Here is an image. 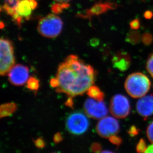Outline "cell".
Instances as JSON below:
<instances>
[{
    "label": "cell",
    "instance_id": "cell-1",
    "mask_svg": "<svg viewBox=\"0 0 153 153\" xmlns=\"http://www.w3.org/2000/svg\"><path fill=\"white\" fill-rule=\"evenodd\" d=\"M96 75L91 65L76 55H69L58 68L56 78L59 85L56 91L71 98L82 95L93 85Z\"/></svg>",
    "mask_w": 153,
    "mask_h": 153
},
{
    "label": "cell",
    "instance_id": "cell-2",
    "mask_svg": "<svg viewBox=\"0 0 153 153\" xmlns=\"http://www.w3.org/2000/svg\"><path fill=\"white\" fill-rule=\"evenodd\" d=\"M150 86L149 78L141 72L131 74L127 77L124 84L126 91L133 98L144 96L148 92Z\"/></svg>",
    "mask_w": 153,
    "mask_h": 153
},
{
    "label": "cell",
    "instance_id": "cell-3",
    "mask_svg": "<svg viewBox=\"0 0 153 153\" xmlns=\"http://www.w3.org/2000/svg\"><path fill=\"white\" fill-rule=\"evenodd\" d=\"M63 22L60 17L49 14L39 20L37 29L39 33L45 37L53 38L61 33Z\"/></svg>",
    "mask_w": 153,
    "mask_h": 153
},
{
    "label": "cell",
    "instance_id": "cell-4",
    "mask_svg": "<svg viewBox=\"0 0 153 153\" xmlns=\"http://www.w3.org/2000/svg\"><path fill=\"white\" fill-rule=\"evenodd\" d=\"M0 49V74L1 76H5L15 64L14 49L12 41L6 38H1Z\"/></svg>",
    "mask_w": 153,
    "mask_h": 153
},
{
    "label": "cell",
    "instance_id": "cell-5",
    "mask_svg": "<svg viewBox=\"0 0 153 153\" xmlns=\"http://www.w3.org/2000/svg\"><path fill=\"white\" fill-rule=\"evenodd\" d=\"M65 126L69 133L75 135H80L88 130L89 121L84 113L75 111L68 116L65 120Z\"/></svg>",
    "mask_w": 153,
    "mask_h": 153
},
{
    "label": "cell",
    "instance_id": "cell-6",
    "mask_svg": "<svg viewBox=\"0 0 153 153\" xmlns=\"http://www.w3.org/2000/svg\"><path fill=\"white\" fill-rule=\"evenodd\" d=\"M110 111L113 116L118 119L127 117L130 111L128 99L121 94L114 96L110 102Z\"/></svg>",
    "mask_w": 153,
    "mask_h": 153
},
{
    "label": "cell",
    "instance_id": "cell-7",
    "mask_svg": "<svg viewBox=\"0 0 153 153\" xmlns=\"http://www.w3.org/2000/svg\"><path fill=\"white\" fill-rule=\"evenodd\" d=\"M97 133L101 137L109 138L117 134L120 130V124L117 120L111 117H105L100 120L96 126Z\"/></svg>",
    "mask_w": 153,
    "mask_h": 153
},
{
    "label": "cell",
    "instance_id": "cell-8",
    "mask_svg": "<svg viewBox=\"0 0 153 153\" xmlns=\"http://www.w3.org/2000/svg\"><path fill=\"white\" fill-rule=\"evenodd\" d=\"M84 109L88 117L96 120L105 117L108 113V110L104 102L94 100L93 98L87 99L85 101Z\"/></svg>",
    "mask_w": 153,
    "mask_h": 153
},
{
    "label": "cell",
    "instance_id": "cell-9",
    "mask_svg": "<svg viewBox=\"0 0 153 153\" xmlns=\"http://www.w3.org/2000/svg\"><path fill=\"white\" fill-rule=\"evenodd\" d=\"M9 80L16 86H22L29 78V69L25 65L18 64L13 66L8 72Z\"/></svg>",
    "mask_w": 153,
    "mask_h": 153
},
{
    "label": "cell",
    "instance_id": "cell-10",
    "mask_svg": "<svg viewBox=\"0 0 153 153\" xmlns=\"http://www.w3.org/2000/svg\"><path fill=\"white\" fill-rule=\"evenodd\" d=\"M136 110L144 119L153 115V94L142 97L136 104Z\"/></svg>",
    "mask_w": 153,
    "mask_h": 153
},
{
    "label": "cell",
    "instance_id": "cell-11",
    "mask_svg": "<svg viewBox=\"0 0 153 153\" xmlns=\"http://www.w3.org/2000/svg\"><path fill=\"white\" fill-rule=\"evenodd\" d=\"M113 66L121 71H126L131 65V58L126 52H119L112 59Z\"/></svg>",
    "mask_w": 153,
    "mask_h": 153
},
{
    "label": "cell",
    "instance_id": "cell-12",
    "mask_svg": "<svg viewBox=\"0 0 153 153\" xmlns=\"http://www.w3.org/2000/svg\"><path fill=\"white\" fill-rule=\"evenodd\" d=\"M16 13L20 17L29 19L32 13V9L31 7L29 0H19L15 6Z\"/></svg>",
    "mask_w": 153,
    "mask_h": 153
},
{
    "label": "cell",
    "instance_id": "cell-13",
    "mask_svg": "<svg viewBox=\"0 0 153 153\" xmlns=\"http://www.w3.org/2000/svg\"><path fill=\"white\" fill-rule=\"evenodd\" d=\"M17 105L15 102H9L3 104L0 107V117H7L12 115L16 111Z\"/></svg>",
    "mask_w": 153,
    "mask_h": 153
},
{
    "label": "cell",
    "instance_id": "cell-14",
    "mask_svg": "<svg viewBox=\"0 0 153 153\" xmlns=\"http://www.w3.org/2000/svg\"><path fill=\"white\" fill-rule=\"evenodd\" d=\"M109 9L106 3L104 4L99 3L95 4L91 9L87 10L86 15L89 16L101 15L107 12Z\"/></svg>",
    "mask_w": 153,
    "mask_h": 153
},
{
    "label": "cell",
    "instance_id": "cell-15",
    "mask_svg": "<svg viewBox=\"0 0 153 153\" xmlns=\"http://www.w3.org/2000/svg\"><path fill=\"white\" fill-rule=\"evenodd\" d=\"M87 94L90 98L97 101H102L105 98V94L98 87L92 85L87 91Z\"/></svg>",
    "mask_w": 153,
    "mask_h": 153
},
{
    "label": "cell",
    "instance_id": "cell-16",
    "mask_svg": "<svg viewBox=\"0 0 153 153\" xmlns=\"http://www.w3.org/2000/svg\"><path fill=\"white\" fill-rule=\"evenodd\" d=\"M141 38L140 33L136 30H132L127 34L126 40L127 42L135 45L140 42Z\"/></svg>",
    "mask_w": 153,
    "mask_h": 153
},
{
    "label": "cell",
    "instance_id": "cell-17",
    "mask_svg": "<svg viewBox=\"0 0 153 153\" xmlns=\"http://www.w3.org/2000/svg\"><path fill=\"white\" fill-rule=\"evenodd\" d=\"M40 86V82L37 78L35 77H30L28 78L27 81L26 83V88L31 91H34L35 93L39 89Z\"/></svg>",
    "mask_w": 153,
    "mask_h": 153
},
{
    "label": "cell",
    "instance_id": "cell-18",
    "mask_svg": "<svg viewBox=\"0 0 153 153\" xmlns=\"http://www.w3.org/2000/svg\"><path fill=\"white\" fill-rule=\"evenodd\" d=\"M69 7V4L67 3H56L52 6V12L56 15H58L61 13L64 9L68 8Z\"/></svg>",
    "mask_w": 153,
    "mask_h": 153
},
{
    "label": "cell",
    "instance_id": "cell-19",
    "mask_svg": "<svg viewBox=\"0 0 153 153\" xmlns=\"http://www.w3.org/2000/svg\"><path fill=\"white\" fill-rule=\"evenodd\" d=\"M147 147L143 139H141L136 146V151L138 153H145Z\"/></svg>",
    "mask_w": 153,
    "mask_h": 153
},
{
    "label": "cell",
    "instance_id": "cell-20",
    "mask_svg": "<svg viewBox=\"0 0 153 153\" xmlns=\"http://www.w3.org/2000/svg\"><path fill=\"white\" fill-rule=\"evenodd\" d=\"M141 40L144 45L149 46L153 42V37L151 34L145 33L142 36Z\"/></svg>",
    "mask_w": 153,
    "mask_h": 153
},
{
    "label": "cell",
    "instance_id": "cell-21",
    "mask_svg": "<svg viewBox=\"0 0 153 153\" xmlns=\"http://www.w3.org/2000/svg\"><path fill=\"white\" fill-rule=\"evenodd\" d=\"M146 68L151 76L153 77V53L150 56L148 59Z\"/></svg>",
    "mask_w": 153,
    "mask_h": 153
},
{
    "label": "cell",
    "instance_id": "cell-22",
    "mask_svg": "<svg viewBox=\"0 0 153 153\" xmlns=\"http://www.w3.org/2000/svg\"><path fill=\"white\" fill-rule=\"evenodd\" d=\"M147 135L149 141L153 143V121L149 124L147 129Z\"/></svg>",
    "mask_w": 153,
    "mask_h": 153
},
{
    "label": "cell",
    "instance_id": "cell-23",
    "mask_svg": "<svg viewBox=\"0 0 153 153\" xmlns=\"http://www.w3.org/2000/svg\"><path fill=\"white\" fill-rule=\"evenodd\" d=\"M34 143L36 147L40 149L43 148L45 146V142L44 141L43 139L41 137H39L36 139V140H34Z\"/></svg>",
    "mask_w": 153,
    "mask_h": 153
},
{
    "label": "cell",
    "instance_id": "cell-24",
    "mask_svg": "<svg viewBox=\"0 0 153 153\" xmlns=\"http://www.w3.org/2000/svg\"><path fill=\"white\" fill-rule=\"evenodd\" d=\"M109 140L112 144L117 146H120L122 142L121 139L120 137L116 136V135L111 136L109 138Z\"/></svg>",
    "mask_w": 153,
    "mask_h": 153
},
{
    "label": "cell",
    "instance_id": "cell-25",
    "mask_svg": "<svg viewBox=\"0 0 153 153\" xmlns=\"http://www.w3.org/2000/svg\"><path fill=\"white\" fill-rule=\"evenodd\" d=\"M130 27L132 30H138L140 27V20L139 19H135L130 22Z\"/></svg>",
    "mask_w": 153,
    "mask_h": 153
},
{
    "label": "cell",
    "instance_id": "cell-26",
    "mask_svg": "<svg viewBox=\"0 0 153 153\" xmlns=\"http://www.w3.org/2000/svg\"><path fill=\"white\" fill-rule=\"evenodd\" d=\"M91 151L94 153H99L102 150L101 145L99 143L95 142L93 143L91 146Z\"/></svg>",
    "mask_w": 153,
    "mask_h": 153
},
{
    "label": "cell",
    "instance_id": "cell-27",
    "mask_svg": "<svg viewBox=\"0 0 153 153\" xmlns=\"http://www.w3.org/2000/svg\"><path fill=\"white\" fill-rule=\"evenodd\" d=\"M127 132L130 136L134 137L138 134L139 130L135 126H133L130 127V128L129 129V130L127 131Z\"/></svg>",
    "mask_w": 153,
    "mask_h": 153
},
{
    "label": "cell",
    "instance_id": "cell-28",
    "mask_svg": "<svg viewBox=\"0 0 153 153\" xmlns=\"http://www.w3.org/2000/svg\"><path fill=\"white\" fill-rule=\"evenodd\" d=\"M53 141L55 143H59L61 141H62V140H63L62 135L59 132L55 134V135L53 136Z\"/></svg>",
    "mask_w": 153,
    "mask_h": 153
},
{
    "label": "cell",
    "instance_id": "cell-29",
    "mask_svg": "<svg viewBox=\"0 0 153 153\" xmlns=\"http://www.w3.org/2000/svg\"><path fill=\"white\" fill-rule=\"evenodd\" d=\"M50 85L53 88H56L58 86L59 83H58V80L56 78H53L51 79L50 82Z\"/></svg>",
    "mask_w": 153,
    "mask_h": 153
},
{
    "label": "cell",
    "instance_id": "cell-30",
    "mask_svg": "<svg viewBox=\"0 0 153 153\" xmlns=\"http://www.w3.org/2000/svg\"><path fill=\"white\" fill-rule=\"evenodd\" d=\"M144 16L145 18L147 19H151L153 17V13L151 11H150V10H147V11L145 12Z\"/></svg>",
    "mask_w": 153,
    "mask_h": 153
},
{
    "label": "cell",
    "instance_id": "cell-31",
    "mask_svg": "<svg viewBox=\"0 0 153 153\" xmlns=\"http://www.w3.org/2000/svg\"><path fill=\"white\" fill-rule=\"evenodd\" d=\"M29 1L31 7L32 9V10H33L34 9H36V7H37V2L35 0H29Z\"/></svg>",
    "mask_w": 153,
    "mask_h": 153
},
{
    "label": "cell",
    "instance_id": "cell-32",
    "mask_svg": "<svg viewBox=\"0 0 153 153\" xmlns=\"http://www.w3.org/2000/svg\"><path fill=\"white\" fill-rule=\"evenodd\" d=\"M65 105L68 106V107H71V108H73V105H74V102L72 100V98L71 97H69L67 101L65 102Z\"/></svg>",
    "mask_w": 153,
    "mask_h": 153
},
{
    "label": "cell",
    "instance_id": "cell-33",
    "mask_svg": "<svg viewBox=\"0 0 153 153\" xmlns=\"http://www.w3.org/2000/svg\"><path fill=\"white\" fill-rule=\"evenodd\" d=\"M107 4V6L108 7V8L110 9H112V10H114L117 8V4L116 3H110V2H108L106 3Z\"/></svg>",
    "mask_w": 153,
    "mask_h": 153
},
{
    "label": "cell",
    "instance_id": "cell-34",
    "mask_svg": "<svg viewBox=\"0 0 153 153\" xmlns=\"http://www.w3.org/2000/svg\"><path fill=\"white\" fill-rule=\"evenodd\" d=\"M145 153H153V144L147 148V149L146 150Z\"/></svg>",
    "mask_w": 153,
    "mask_h": 153
},
{
    "label": "cell",
    "instance_id": "cell-35",
    "mask_svg": "<svg viewBox=\"0 0 153 153\" xmlns=\"http://www.w3.org/2000/svg\"><path fill=\"white\" fill-rule=\"evenodd\" d=\"M91 45H92L94 43V44L93 45V46H96L98 45L99 44V40L98 39H95V41L93 42V41H91Z\"/></svg>",
    "mask_w": 153,
    "mask_h": 153
},
{
    "label": "cell",
    "instance_id": "cell-36",
    "mask_svg": "<svg viewBox=\"0 0 153 153\" xmlns=\"http://www.w3.org/2000/svg\"><path fill=\"white\" fill-rule=\"evenodd\" d=\"M55 1L59 3H67L68 1H71V0H55Z\"/></svg>",
    "mask_w": 153,
    "mask_h": 153
}]
</instances>
